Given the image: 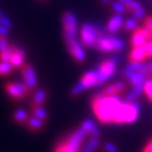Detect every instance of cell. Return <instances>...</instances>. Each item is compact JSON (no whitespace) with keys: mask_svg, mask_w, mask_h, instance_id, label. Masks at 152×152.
Masks as SVG:
<instances>
[{"mask_svg":"<svg viewBox=\"0 0 152 152\" xmlns=\"http://www.w3.org/2000/svg\"><path fill=\"white\" fill-rule=\"evenodd\" d=\"M122 102L123 100L117 95L107 96L102 92L92 98V108L98 120L104 124H109L113 123L116 108Z\"/></svg>","mask_w":152,"mask_h":152,"instance_id":"obj_1","label":"cell"},{"mask_svg":"<svg viewBox=\"0 0 152 152\" xmlns=\"http://www.w3.org/2000/svg\"><path fill=\"white\" fill-rule=\"evenodd\" d=\"M105 35L107 34L104 29H102L98 25L90 23H85L80 31L81 43L87 48H95L98 39Z\"/></svg>","mask_w":152,"mask_h":152,"instance_id":"obj_2","label":"cell"},{"mask_svg":"<svg viewBox=\"0 0 152 152\" xmlns=\"http://www.w3.org/2000/svg\"><path fill=\"white\" fill-rule=\"evenodd\" d=\"M120 62L118 56H113L110 59H107L96 68L98 75V83L97 86L103 85L104 82H106L110 77H113L116 72V68Z\"/></svg>","mask_w":152,"mask_h":152,"instance_id":"obj_3","label":"cell"},{"mask_svg":"<svg viewBox=\"0 0 152 152\" xmlns=\"http://www.w3.org/2000/svg\"><path fill=\"white\" fill-rule=\"evenodd\" d=\"M125 44L121 38L116 37L114 35H105L97 41L95 48L104 53L109 52H118L124 49Z\"/></svg>","mask_w":152,"mask_h":152,"instance_id":"obj_4","label":"cell"},{"mask_svg":"<svg viewBox=\"0 0 152 152\" xmlns=\"http://www.w3.org/2000/svg\"><path fill=\"white\" fill-rule=\"evenodd\" d=\"M77 27H78V23L75 14H72L71 11H65L63 14V29H64L63 36L66 43H70L77 38Z\"/></svg>","mask_w":152,"mask_h":152,"instance_id":"obj_5","label":"cell"},{"mask_svg":"<svg viewBox=\"0 0 152 152\" xmlns=\"http://www.w3.org/2000/svg\"><path fill=\"white\" fill-rule=\"evenodd\" d=\"M5 88L7 94L16 100L23 99L31 92V89L25 82H10V83H7Z\"/></svg>","mask_w":152,"mask_h":152,"instance_id":"obj_6","label":"cell"},{"mask_svg":"<svg viewBox=\"0 0 152 152\" xmlns=\"http://www.w3.org/2000/svg\"><path fill=\"white\" fill-rule=\"evenodd\" d=\"M22 75L24 78V82L28 86V88L33 90L37 87V77L35 69L31 64H25L22 66Z\"/></svg>","mask_w":152,"mask_h":152,"instance_id":"obj_7","label":"cell"},{"mask_svg":"<svg viewBox=\"0 0 152 152\" xmlns=\"http://www.w3.org/2000/svg\"><path fill=\"white\" fill-rule=\"evenodd\" d=\"M152 39V33L149 32L145 28H137L135 32L133 33L132 38H131V44L133 45V48L136 46H143L148 41Z\"/></svg>","mask_w":152,"mask_h":152,"instance_id":"obj_8","label":"cell"},{"mask_svg":"<svg viewBox=\"0 0 152 152\" xmlns=\"http://www.w3.org/2000/svg\"><path fill=\"white\" fill-rule=\"evenodd\" d=\"M68 49L70 51L71 55L75 58V60L78 62H83L86 60V53L82 46V43L78 39H75L70 43H68Z\"/></svg>","mask_w":152,"mask_h":152,"instance_id":"obj_9","label":"cell"},{"mask_svg":"<svg viewBox=\"0 0 152 152\" xmlns=\"http://www.w3.org/2000/svg\"><path fill=\"white\" fill-rule=\"evenodd\" d=\"M122 75L130 81V83L134 87V86H141L145 83V80L148 78L145 76H143L140 72H129L126 70L122 71Z\"/></svg>","mask_w":152,"mask_h":152,"instance_id":"obj_10","label":"cell"},{"mask_svg":"<svg viewBox=\"0 0 152 152\" xmlns=\"http://www.w3.org/2000/svg\"><path fill=\"white\" fill-rule=\"evenodd\" d=\"M80 82L86 87V89L91 88V87H96L98 83V75H97L96 69L88 71L87 73L81 78Z\"/></svg>","mask_w":152,"mask_h":152,"instance_id":"obj_11","label":"cell"},{"mask_svg":"<svg viewBox=\"0 0 152 152\" xmlns=\"http://www.w3.org/2000/svg\"><path fill=\"white\" fill-rule=\"evenodd\" d=\"M125 89H126V83L125 82L116 81L105 88L104 94L107 95V96H114V95H117L120 92H123Z\"/></svg>","mask_w":152,"mask_h":152,"instance_id":"obj_12","label":"cell"},{"mask_svg":"<svg viewBox=\"0 0 152 152\" xmlns=\"http://www.w3.org/2000/svg\"><path fill=\"white\" fill-rule=\"evenodd\" d=\"M124 22L125 20L120 14L116 15V16H113L109 19V22L107 23V31L109 33H116L117 31H120V28L124 25Z\"/></svg>","mask_w":152,"mask_h":152,"instance_id":"obj_13","label":"cell"},{"mask_svg":"<svg viewBox=\"0 0 152 152\" xmlns=\"http://www.w3.org/2000/svg\"><path fill=\"white\" fill-rule=\"evenodd\" d=\"M148 58L147 50L143 46H136L133 48V50L131 51L130 54V60L131 61H136V62H143Z\"/></svg>","mask_w":152,"mask_h":152,"instance_id":"obj_14","label":"cell"},{"mask_svg":"<svg viewBox=\"0 0 152 152\" xmlns=\"http://www.w3.org/2000/svg\"><path fill=\"white\" fill-rule=\"evenodd\" d=\"M81 126L86 130V132H87L91 137H99V135H100V132L98 130V127L96 126V124H95L91 120L83 121Z\"/></svg>","mask_w":152,"mask_h":152,"instance_id":"obj_15","label":"cell"},{"mask_svg":"<svg viewBox=\"0 0 152 152\" xmlns=\"http://www.w3.org/2000/svg\"><path fill=\"white\" fill-rule=\"evenodd\" d=\"M25 56H26V52L23 49H18L15 52V54L12 55V59H11V63L14 65V68H20L25 64L24 61H25Z\"/></svg>","mask_w":152,"mask_h":152,"instance_id":"obj_16","label":"cell"},{"mask_svg":"<svg viewBox=\"0 0 152 152\" xmlns=\"http://www.w3.org/2000/svg\"><path fill=\"white\" fill-rule=\"evenodd\" d=\"M48 97V92L43 88H39L36 90V92L34 94V97H33V105L34 106H42Z\"/></svg>","mask_w":152,"mask_h":152,"instance_id":"obj_17","label":"cell"},{"mask_svg":"<svg viewBox=\"0 0 152 152\" xmlns=\"http://www.w3.org/2000/svg\"><path fill=\"white\" fill-rule=\"evenodd\" d=\"M142 92H144V85H141V86H134L133 89L131 90L127 96H126V102H134L135 99H137V97L141 95Z\"/></svg>","mask_w":152,"mask_h":152,"instance_id":"obj_18","label":"cell"},{"mask_svg":"<svg viewBox=\"0 0 152 152\" xmlns=\"http://www.w3.org/2000/svg\"><path fill=\"white\" fill-rule=\"evenodd\" d=\"M99 144L100 142L98 140V137H90L87 143L81 148V152H94L99 147Z\"/></svg>","mask_w":152,"mask_h":152,"instance_id":"obj_19","label":"cell"},{"mask_svg":"<svg viewBox=\"0 0 152 152\" xmlns=\"http://www.w3.org/2000/svg\"><path fill=\"white\" fill-rule=\"evenodd\" d=\"M27 125L31 130L38 131V130H41V129L44 126V121L39 120L38 117H36V116H34V115H33V116H31V117L28 118Z\"/></svg>","mask_w":152,"mask_h":152,"instance_id":"obj_20","label":"cell"},{"mask_svg":"<svg viewBox=\"0 0 152 152\" xmlns=\"http://www.w3.org/2000/svg\"><path fill=\"white\" fill-rule=\"evenodd\" d=\"M29 116H28L27 110L23 108H18L15 110L14 113V120L16 121L17 123H24V122H27Z\"/></svg>","mask_w":152,"mask_h":152,"instance_id":"obj_21","label":"cell"},{"mask_svg":"<svg viewBox=\"0 0 152 152\" xmlns=\"http://www.w3.org/2000/svg\"><path fill=\"white\" fill-rule=\"evenodd\" d=\"M18 48H17L16 45H11L9 49L5 51V52H2V53H0V61H6V62H11V59H12V55L15 54V52H16Z\"/></svg>","mask_w":152,"mask_h":152,"instance_id":"obj_22","label":"cell"},{"mask_svg":"<svg viewBox=\"0 0 152 152\" xmlns=\"http://www.w3.org/2000/svg\"><path fill=\"white\" fill-rule=\"evenodd\" d=\"M33 115L38 117L39 120L42 121L48 120V116H49L46 109L44 108L43 106H34V108H33Z\"/></svg>","mask_w":152,"mask_h":152,"instance_id":"obj_23","label":"cell"},{"mask_svg":"<svg viewBox=\"0 0 152 152\" xmlns=\"http://www.w3.org/2000/svg\"><path fill=\"white\" fill-rule=\"evenodd\" d=\"M118 1H120L121 4H123L129 10L132 11L136 10V9H139L141 7L140 1H137V0H118Z\"/></svg>","mask_w":152,"mask_h":152,"instance_id":"obj_24","label":"cell"},{"mask_svg":"<svg viewBox=\"0 0 152 152\" xmlns=\"http://www.w3.org/2000/svg\"><path fill=\"white\" fill-rule=\"evenodd\" d=\"M12 70H14V65H12L11 62L0 61V76L9 75Z\"/></svg>","mask_w":152,"mask_h":152,"instance_id":"obj_25","label":"cell"},{"mask_svg":"<svg viewBox=\"0 0 152 152\" xmlns=\"http://www.w3.org/2000/svg\"><path fill=\"white\" fill-rule=\"evenodd\" d=\"M123 27L126 31H135V29L139 28V26H137V20H136L134 17L133 18H129V19H126L124 22V26Z\"/></svg>","mask_w":152,"mask_h":152,"instance_id":"obj_26","label":"cell"},{"mask_svg":"<svg viewBox=\"0 0 152 152\" xmlns=\"http://www.w3.org/2000/svg\"><path fill=\"white\" fill-rule=\"evenodd\" d=\"M55 152H81L80 150H77V149H73L72 147H70L69 144H66L64 142L60 143L56 149H55Z\"/></svg>","mask_w":152,"mask_h":152,"instance_id":"obj_27","label":"cell"},{"mask_svg":"<svg viewBox=\"0 0 152 152\" xmlns=\"http://www.w3.org/2000/svg\"><path fill=\"white\" fill-rule=\"evenodd\" d=\"M112 8H113V10L116 11V12H117V14H120V15L124 14L125 11H126V9H127L123 4H121L120 1L112 2Z\"/></svg>","mask_w":152,"mask_h":152,"instance_id":"obj_28","label":"cell"},{"mask_svg":"<svg viewBox=\"0 0 152 152\" xmlns=\"http://www.w3.org/2000/svg\"><path fill=\"white\" fill-rule=\"evenodd\" d=\"M144 92H145V95L149 97V99L152 102V78L151 79L148 78L147 80H145V83H144Z\"/></svg>","mask_w":152,"mask_h":152,"instance_id":"obj_29","label":"cell"},{"mask_svg":"<svg viewBox=\"0 0 152 152\" xmlns=\"http://www.w3.org/2000/svg\"><path fill=\"white\" fill-rule=\"evenodd\" d=\"M86 90V87L82 85L81 82L79 81L77 83L75 87L72 88V90H71V94H72V96H78V95H80L81 92H83Z\"/></svg>","mask_w":152,"mask_h":152,"instance_id":"obj_30","label":"cell"},{"mask_svg":"<svg viewBox=\"0 0 152 152\" xmlns=\"http://www.w3.org/2000/svg\"><path fill=\"white\" fill-rule=\"evenodd\" d=\"M9 48H10V46H9V42H8L7 37L0 35V53H2V52L7 51Z\"/></svg>","mask_w":152,"mask_h":152,"instance_id":"obj_31","label":"cell"},{"mask_svg":"<svg viewBox=\"0 0 152 152\" xmlns=\"http://www.w3.org/2000/svg\"><path fill=\"white\" fill-rule=\"evenodd\" d=\"M144 16H145V9H144L142 6L139 9H136V10L133 11V17H134L135 19H142Z\"/></svg>","mask_w":152,"mask_h":152,"instance_id":"obj_32","label":"cell"},{"mask_svg":"<svg viewBox=\"0 0 152 152\" xmlns=\"http://www.w3.org/2000/svg\"><path fill=\"white\" fill-rule=\"evenodd\" d=\"M0 24H1L2 26H5V27L9 28V29H10L11 26H12L10 19H9L7 16H5L4 14H2V15H1V17H0Z\"/></svg>","mask_w":152,"mask_h":152,"instance_id":"obj_33","label":"cell"},{"mask_svg":"<svg viewBox=\"0 0 152 152\" xmlns=\"http://www.w3.org/2000/svg\"><path fill=\"white\" fill-rule=\"evenodd\" d=\"M104 150L106 152H117V147L115 145L114 143H110V142H106L104 144Z\"/></svg>","mask_w":152,"mask_h":152,"instance_id":"obj_34","label":"cell"},{"mask_svg":"<svg viewBox=\"0 0 152 152\" xmlns=\"http://www.w3.org/2000/svg\"><path fill=\"white\" fill-rule=\"evenodd\" d=\"M144 48L147 50L148 58H152V39L148 41L147 43L144 44Z\"/></svg>","mask_w":152,"mask_h":152,"instance_id":"obj_35","label":"cell"},{"mask_svg":"<svg viewBox=\"0 0 152 152\" xmlns=\"http://www.w3.org/2000/svg\"><path fill=\"white\" fill-rule=\"evenodd\" d=\"M144 28L152 33V17H148L144 22Z\"/></svg>","mask_w":152,"mask_h":152,"instance_id":"obj_36","label":"cell"},{"mask_svg":"<svg viewBox=\"0 0 152 152\" xmlns=\"http://www.w3.org/2000/svg\"><path fill=\"white\" fill-rule=\"evenodd\" d=\"M0 35L1 36H8L9 35V28L5 27L0 24Z\"/></svg>","mask_w":152,"mask_h":152,"instance_id":"obj_37","label":"cell"},{"mask_svg":"<svg viewBox=\"0 0 152 152\" xmlns=\"http://www.w3.org/2000/svg\"><path fill=\"white\" fill-rule=\"evenodd\" d=\"M143 152H152V140L147 144V147H145V149H144Z\"/></svg>","mask_w":152,"mask_h":152,"instance_id":"obj_38","label":"cell"},{"mask_svg":"<svg viewBox=\"0 0 152 152\" xmlns=\"http://www.w3.org/2000/svg\"><path fill=\"white\" fill-rule=\"evenodd\" d=\"M148 66V70H149V72H150V75H152V62H149L147 64Z\"/></svg>","mask_w":152,"mask_h":152,"instance_id":"obj_39","label":"cell"},{"mask_svg":"<svg viewBox=\"0 0 152 152\" xmlns=\"http://www.w3.org/2000/svg\"><path fill=\"white\" fill-rule=\"evenodd\" d=\"M102 2H103L104 5H108L109 2H110V0H102Z\"/></svg>","mask_w":152,"mask_h":152,"instance_id":"obj_40","label":"cell"},{"mask_svg":"<svg viewBox=\"0 0 152 152\" xmlns=\"http://www.w3.org/2000/svg\"><path fill=\"white\" fill-rule=\"evenodd\" d=\"M1 15H2V14H1V11H0V17H1Z\"/></svg>","mask_w":152,"mask_h":152,"instance_id":"obj_41","label":"cell"},{"mask_svg":"<svg viewBox=\"0 0 152 152\" xmlns=\"http://www.w3.org/2000/svg\"><path fill=\"white\" fill-rule=\"evenodd\" d=\"M151 76H152V75H151Z\"/></svg>","mask_w":152,"mask_h":152,"instance_id":"obj_42","label":"cell"}]
</instances>
